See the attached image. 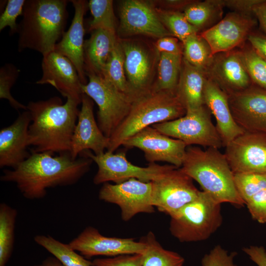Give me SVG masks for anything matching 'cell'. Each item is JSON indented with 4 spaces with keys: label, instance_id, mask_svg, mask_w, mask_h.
Listing matches in <instances>:
<instances>
[{
    "label": "cell",
    "instance_id": "6da1fadb",
    "mask_svg": "<svg viewBox=\"0 0 266 266\" xmlns=\"http://www.w3.org/2000/svg\"><path fill=\"white\" fill-rule=\"evenodd\" d=\"M93 162L84 156L74 159L70 152L56 156L49 152H31L15 168L4 170L0 180L15 183L27 199H40L49 188L77 183L89 171Z\"/></svg>",
    "mask_w": 266,
    "mask_h": 266
},
{
    "label": "cell",
    "instance_id": "7a4b0ae2",
    "mask_svg": "<svg viewBox=\"0 0 266 266\" xmlns=\"http://www.w3.org/2000/svg\"><path fill=\"white\" fill-rule=\"evenodd\" d=\"M80 103L68 98L65 103L58 97L30 101L31 122L29 128L31 152H70Z\"/></svg>",
    "mask_w": 266,
    "mask_h": 266
},
{
    "label": "cell",
    "instance_id": "3957f363",
    "mask_svg": "<svg viewBox=\"0 0 266 266\" xmlns=\"http://www.w3.org/2000/svg\"><path fill=\"white\" fill-rule=\"evenodd\" d=\"M66 0H26L18 24V49H29L45 56L54 51L65 33L68 13Z\"/></svg>",
    "mask_w": 266,
    "mask_h": 266
},
{
    "label": "cell",
    "instance_id": "277c9868",
    "mask_svg": "<svg viewBox=\"0 0 266 266\" xmlns=\"http://www.w3.org/2000/svg\"><path fill=\"white\" fill-rule=\"evenodd\" d=\"M180 169L197 181L202 191L216 201L237 207L245 205L236 188L234 173L225 154L219 149L209 147L203 150L198 146H188Z\"/></svg>",
    "mask_w": 266,
    "mask_h": 266
},
{
    "label": "cell",
    "instance_id": "5b68a950",
    "mask_svg": "<svg viewBox=\"0 0 266 266\" xmlns=\"http://www.w3.org/2000/svg\"><path fill=\"white\" fill-rule=\"evenodd\" d=\"M186 113L175 93L152 89L133 100L129 114L109 137L107 151L114 152L125 140L148 127L175 120Z\"/></svg>",
    "mask_w": 266,
    "mask_h": 266
},
{
    "label": "cell",
    "instance_id": "8992f818",
    "mask_svg": "<svg viewBox=\"0 0 266 266\" xmlns=\"http://www.w3.org/2000/svg\"><path fill=\"white\" fill-rule=\"evenodd\" d=\"M170 217L169 231L181 242L205 240L223 222L221 203L202 191L195 200Z\"/></svg>",
    "mask_w": 266,
    "mask_h": 266
},
{
    "label": "cell",
    "instance_id": "52a82bcc",
    "mask_svg": "<svg viewBox=\"0 0 266 266\" xmlns=\"http://www.w3.org/2000/svg\"><path fill=\"white\" fill-rule=\"evenodd\" d=\"M86 74L89 81L82 85V91L98 106V126L103 133L109 138L129 114L134 100L101 75L93 72Z\"/></svg>",
    "mask_w": 266,
    "mask_h": 266
},
{
    "label": "cell",
    "instance_id": "ba28073f",
    "mask_svg": "<svg viewBox=\"0 0 266 266\" xmlns=\"http://www.w3.org/2000/svg\"><path fill=\"white\" fill-rule=\"evenodd\" d=\"M81 155L91 159L98 166V171L93 178V182L96 185L110 181L118 184L131 178L151 182L178 168L172 165H160L156 163H149L146 167L138 166L128 160L125 151L114 153L106 151L95 155L91 151L87 150Z\"/></svg>",
    "mask_w": 266,
    "mask_h": 266
},
{
    "label": "cell",
    "instance_id": "9c48e42d",
    "mask_svg": "<svg viewBox=\"0 0 266 266\" xmlns=\"http://www.w3.org/2000/svg\"><path fill=\"white\" fill-rule=\"evenodd\" d=\"M162 133L184 142L187 146L198 145L219 149L223 146L216 126L213 125L211 113L204 104L186 111L177 119L152 126Z\"/></svg>",
    "mask_w": 266,
    "mask_h": 266
},
{
    "label": "cell",
    "instance_id": "30bf717a",
    "mask_svg": "<svg viewBox=\"0 0 266 266\" xmlns=\"http://www.w3.org/2000/svg\"><path fill=\"white\" fill-rule=\"evenodd\" d=\"M99 198L101 200L118 205L124 221H129L140 213L155 212L151 182L131 178L118 184L105 183L99 191Z\"/></svg>",
    "mask_w": 266,
    "mask_h": 266
},
{
    "label": "cell",
    "instance_id": "8fae6325",
    "mask_svg": "<svg viewBox=\"0 0 266 266\" xmlns=\"http://www.w3.org/2000/svg\"><path fill=\"white\" fill-rule=\"evenodd\" d=\"M151 183L153 206L169 216L195 200L200 191L180 168L171 170Z\"/></svg>",
    "mask_w": 266,
    "mask_h": 266
},
{
    "label": "cell",
    "instance_id": "7c38bea8",
    "mask_svg": "<svg viewBox=\"0 0 266 266\" xmlns=\"http://www.w3.org/2000/svg\"><path fill=\"white\" fill-rule=\"evenodd\" d=\"M234 173H266V133L247 132L226 146L224 153Z\"/></svg>",
    "mask_w": 266,
    "mask_h": 266
},
{
    "label": "cell",
    "instance_id": "4fadbf2b",
    "mask_svg": "<svg viewBox=\"0 0 266 266\" xmlns=\"http://www.w3.org/2000/svg\"><path fill=\"white\" fill-rule=\"evenodd\" d=\"M122 145L140 149L149 163L165 162L178 168L182 166L188 147L181 140L165 135L152 126L128 138Z\"/></svg>",
    "mask_w": 266,
    "mask_h": 266
},
{
    "label": "cell",
    "instance_id": "5bb4252c",
    "mask_svg": "<svg viewBox=\"0 0 266 266\" xmlns=\"http://www.w3.org/2000/svg\"><path fill=\"white\" fill-rule=\"evenodd\" d=\"M232 116L245 132L266 133V89L254 85L227 94Z\"/></svg>",
    "mask_w": 266,
    "mask_h": 266
},
{
    "label": "cell",
    "instance_id": "9a60e30c",
    "mask_svg": "<svg viewBox=\"0 0 266 266\" xmlns=\"http://www.w3.org/2000/svg\"><path fill=\"white\" fill-rule=\"evenodd\" d=\"M118 31L123 36H173L161 22L152 3L140 0L122 1Z\"/></svg>",
    "mask_w": 266,
    "mask_h": 266
},
{
    "label": "cell",
    "instance_id": "2e32d148",
    "mask_svg": "<svg viewBox=\"0 0 266 266\" xmlns=\"http://www.w3.org/2000/svg\"><path fill=\"white\" fill-rule=\"evenodd\" d=\"M72 249L87 258L97 256L115 257L121 255L143 254L146 243L132 238L107 237L93 227H86L69 243Z\"/></svg>",
    "mask_w": 266,
    "mask_h": 266
},
{
    "label": "cell",
    "instance_id": "e0dca14e",
    "mask_svg": "<svg viewBox=\"0 0 266 266\" xmlns=\"http://www.w3.org/2000/svg\"><path fill=\"white\" fill-rule=\"evenodd\" d=\"M256 24L252 15L233 12L200 34L209 45L213 56L241 45L247 39Z\"/></svg>",
    "mask_w": 266,
    "mask_h": 266
},
{
    "label": "cell",
    "instance_id": "ac0fdd59",
    "mask_svg": "<svg viewBox=\"0 0 266 266\" xmlns=\"http://www.w3.org/2000/svg\"><path fill=\"white\" fill-rule=\"evenodd\" d=\"M41 67L42 75L36 84H50L63 97L81 104L84 84L75 66L68 58L53 51L43 56Z\"/></svg>",
    "mask_w": 266,
    "mask_h": 266
},
{
    "label": "cell",
    "instance_id": "d6986e66",
    "mask_svg": "<svg viewBox=\"0 0 266 266\" xmlns=\"http://www.w3.org/2000/svg\"><path fill=\"white\" fill-rule=\"evenodd\" d=\"M92 100L83 95L71 143L70 153L74 159L87 150L92 151L95 155L103 153L109 145V138L103 133L95 120Z\"/></svg>",
    "mask_w": 266,
    "mask_h": 266
},
{
    "label": "cell",
    "instance_id": "ffe728a7",
    "mask_svg": "<svg viewBox=\"0 0 266 266\" xmlns=\"http://www.w3.org/2000/svg\"><path fill=\"white\" fill-rule=\"evenodd\" d=\"M205 72L206 76L227 94L244 90L253 84L240 50L234 49L213 55Z\"/></svg>",
    "mask_w": 266,
    "mask_h": 266
},
{
    "label": "cell",
    "instance_id": "44dd1931",
    "mask_svg": "<svg viewBox=\"0 0 266 266\" xmlns=\"http://www.w3.org/2000/svg\"><path fill=\"white\" fill-rule=\"evenodd\" d=\"M120 41L124 55L126 78L134 100L152 89L151 57L148 50L139 43L125 40Z\"/></svg>",
    "mask_w": 266,
    "mask_h": 266
},
{
    "label": "cell",
    "instance_id": "7402d4cb",
    "mask_svg": "<svg viewBox=\"0 0 266 266\" xmlns=\"http://www.w3.org/2000/svg\"><path fill=\"white\" fill-rule=\"evenodd\" d=\"M31 122L27 110L10 125L0 131V167L15 168L31 155L29 128Z\"/></svg>",
    "mask_w": 266,
    "mask_h": 266
},
{
    "label": "cell",
    "instance_id": "603a6c76",
    "mask_svg": "<svg viewBox=\"0 0 266 266\" xmlns=\"http://www.w3.org/2000/svg\"><path fill=\"white\" fill-rule=\"evenodd\" d=\"M74 8V14L69 28L64 33L54 51L68 58L75 66L83 84L87 83L84 70V16L88 2L83 0H70Z\"/></svg>",
    "mask_w": 266,
    "mask_h": 266
},
{
    "label": "cell",
    "instance_id": "cb8c5ba5",
    "mask_svg": "<svg viewBox=\"0 0 266 266\" xmlns=\"http://www.w3.org/2000/svg\"><path fill=\"white\" fill-rule=\"evenodd\" d=\"M203 96L204 104L214 117L216 129L223 145L226 147L245 132L237 124L232 116L227 93L207 76Z\"/></svg>",
    "mask_w": 266,
    "mask_h": 266
},
{
    "label": "cell",
    "instance_id": "d4e9b609",
    "mask_svg": "<svg viewBox=\"0 0 266 266\" xmlns=\"http://www.w3.org/2000/svg\"><path fill=\"white\" fill-rule=\"evenodd\" d=\"M117 40L115 31L99 29L92 32L84 46L86 74L93 72L102 74Z\"/></svg>",
    "mask_w": 266,
    "mask_h": 266
},
{
    "label": "cell",
    "instance_id": "484cf974",
    "mask_svg": "<svg viewBox=\"0 0 266 266\" xmlns=\"http://www.w3.org/2000/svg\"><path fill=\"white\" fill-rule=\"evenodd\" d=\"M205 71L193 66L183 59L176 89V95L186 111L203 105Z\"/></svg>",
    "mask_w": 266,
    "mask_h": 266
},
{
    "label": "cell",
    "instance_id": "4316f807",
    "mask_svg": "<svg viewBox=\"0 0 266 266\" xmlns=\"http://www.w3.org/2000/svg\"><path fill=\"white\" fill-rule=\"evenodd\" d=\"M224 6V0H195L184 9L183 13L191 25L203 32L221 18Z\"/></svg>",
    "mask_w": 266,
    "mask_h": 266
},
{
    "label": "cell",
    "instance_id": "83f0119b",
    "mask_svg": "<svg viewBox=\"0 0 266 266\" xmlns=\"http://www.w3.org/2000/svg\"><path fill=\"white\" fill-rule=\"evenodd\" d=\"M182 60V54L160 53L158 65V79L152 89L175 93Z\"/></svg>",
    "mask_w": 266,
    "mask_h": 266
},
{
    "label": "cell",
    "instance_id": "f1b7e54d",
    "mask_svg": "<svg viewBox=\"0 0 266 266\" xmlns=\"http://www.w3.org/2000/svg\"><path fill=\"white\" fill-rule=\"evenodd\" d=\"M141 239L146 243L143 266H183L184 259L176 252L164 248L154 234L149 232Z\"/></svg>",
    "mask_w": 266,
    "mask_h": 266
},
{
    "label": "cell",
    "instance_id": "f546056e",
    "mask_svg": "<svg viewBox=\"0 0 266 266\" xmlns=\"http://www.w3.org/2000/svg\"><path fill=\"white\" fill-rule=\"evenodd\" d=\"M34 240L58 260L63 266H93L92 262L78 254L69 244L64 243L50 235H37Z\"/></svg>",
    "mask_w": 266,
    "mask_h": 266
},
{
    "label": "cell",
    "instance_id": "4dcf8cb0",
    "mask_svg": "<svg viewBox=\"0 0 266 266\" xmlns=\"http://www.w3.org/2000/svg\"><path fill=\"white\" fill-rule=\"evenodd\" d=\"M17 211L8 204H0V266H5L12 252Z\"/></svg>",
    "mask_w": 266,
    "mask_h": 266
},
{
    "label": "cell",
    "instance_id": "1f68e13d",
    "mask_svg": "<svg viewBox=\"0 0 266 266\" xmlns=\"http://www.w3.org/2000/svg\"><path fill=\"white\" fill-rule=\"evenodd\" d=\"M101 75L120 91L133 98L125 74L124 52L119 39Z\"/></svg>",
    "mask_w": 266,
    "mask_h": 266
},
{
    "label": "cell",
    "instance_id": "d6a6232c",
    "mask_svg": "<svg viewBox=\"0 0 266 266\" xmlns=\"http://www.w3.org/2000/svg\"><path fill=\"white\" fill-rule=\"evenodd\" d=\"M182 44L183 59L205 71L213 56L206 41L197 33L187 37Z\"/></svg>",
    "mask_w": 266,
    "mask_h": 266
},
{
    "label": "cell",
    "instance_id": "836d02e7",
    "mask_svg": "<svg viewBox=\"0 0 266 266\" xmlns=\"http://www.w3.org/2000/svg\"><path fill=\"white\" fill-rule=\"evenodd\" d=\"M159 17L174 37L183 42L191 34L199 33V30L191 25L180 11L156 8Z\"/></svg>",
    "mask_w": 266,
    "mask_h": 266
},
{
    "label": "cell",
    "instance_id": "e575fe53",
    "mask_svg": "<svg viewBox=\"0 0 266 266\" xmlns=\"http://www.w3.org/2000/svg\"><path fill=\"white\" fill-rule=\"evenodd\" d=\"M88 6L92 16L89 23L90 31L103 29L116 32V18L112 0H90Z\"/></svg>",
    "mask_w": 266,
    "mask_h": 266
},
{
    "label": "cell",
    "instance_id": "d590c367",
    "mask_svg": "<svg viewBox=\"0 0 266 266\" xmlns=\"http://www.w3.org/2000/svg\"><path fill=\"white\" fill-rule=\"evenodd\" d=\"M247 73L254 85L266 89V60L249 43L240 50Z\"/></svg>",
    "mask_w": 266,
    "mask_h": 266
},
{
    "label": "cell",
    "instance_id": "8d00e7d4",
    "mask_svg": "<svg viewBox=\"0 0 266 266\" xmlns=\"http://www.w3.org/2000/svg\"><path fill=\"white\" fill-rule=\"evenodd\" d=\"M234 180L245 204L255 194L266 188V173H234Z\"/></svg>",
    "mask_w": 266,
    "mask_h": 266
},
{
    "label": "cell",
    "instance_id": "74e56055",
    "mask_svg": "<svg viewBox=\"0 0 266 266\" xmlns=\"http://www.w3.org/2000/svg\"><path fill=\"white\" fill-rule=\"evenodd\" d=\"M20 70L11 64H6L0 69V98L6 99L14 109L27 110L25 105L16 100L11 94L10 90L18 77Z\"/></svg>",
    "mask_w": 266,
    "mask_h": 266
},
{
    "label": "cell",
    "instance_id": "f35d334b",
    "mask_svg": "<svg viewBox=\"0 0 266 266\" xmlns=\"http://www.w3.org/2000/svg\"><path fill=\"white\" fill-rule=\"evenodd\" d=\"M25 0H8L3 12L0 16V31L5 27L10 29V34L17 33L16 19L22 15Z\"/></svg>",
    "mask_w": 266,
    "mask_h": 266
},
{
    "label": "cell",
    "instance_id": "ab89813d",
    "mask_svg": "<svg viewBox=\"0 0 266 266\" xmlns=\"http://www.w3.org/2000/svg\"><path fill=\"white\" fill-rule=\"evenodd\" d=\"M93 266H143V254H126L107 258H97Z\"/></svg>",
    "mask_w": 266,
    "mask_h": 266
},
{
    "label": "cell",
    "instance_id": "60d3db41",
    "mask_svg": "<svg viewBox=\"0 0 266 266\" xmlns=\"http://www.w3.org/2000/svg\"><path fill=\"white\" fill-rule=\"evenodd\" d=\"M245 205L253 219L266 224V188L253 196Z\"/></svg>",
    "mask_w": 266,
    "mask_h": 266
},
{
    "label": "cell",
    "instance_id": "b9f144b4",
    "mask_svg": "<svg viewBox=\"0 0 266 266\" xmlns=\"http://www.w3.org/2000/svg\"><path fill=\"white\" fill-rule=\"evenodd\" d=\"M235 252L228 255V252L218 245L202 259V266H236L233 263Z\"/></svg>",
    "mask_w": 266,
    "mask_h": 266
},
{
    "label": "cell",
    "instance_id": "7bdbcfd3",
    "mask_svg": "<svg viewBox=\"0 0 266 266\" xmlns=\"http://www.w3.org/2000/svg\"><path fill=\"white\" fill-rule=\"evenodd\" d=\"M178 40V38L172 36L160 38L156 42V49L160 54L165 53L183 55V47Z\"/></svg>",
    "mask_w": 266,
    "mask_h": 266
},
{
    "label": "cell",
    "instance_id": "ee69618b",
    "mask_svg": "<svg viewBox=\"0 0 266 266\" xmlns=\"http://www.w3.org/2000/svg\"><path fill=\"white\" fill-rule=\"evenodd\" d=\"M261 0H225V6H227L233 12L240 14L253 15L254 6Z\"/></svg>",
    "mask_w": 266,
    "mask_h": 266
},
{
    "label": "cell",
    "instance_id": "f6af8a7d",
    "mask_svg": "<svg viewBox=\"0 0 266 266\" xmlns=\"http://www.w3.org/2000/svg\"><path fill=\"white\" fill-rule=\"evenodd\" d=\"M242 250L258 266H266V250L264 247L251 245Z\"/></svg>",
    "mask_w": 266,
    "mask_h": 266
},
{
    "label": "cell",
    "instance_id": "bcb514c9",
    "mask_svg": "<svg viewBox=\"0 0 266 266\" xmlns=\"http://www.w3.org/2000/svg\"><path fill=\"white\" fill-rule=\"evenodd\" d=\"M247 40L248 42L266 59V35L257 33H251Z\"/></svg>",
    "mask_w": 266,
    "mask_h": 266
},
{
    "label": "cell",
    "instance_id": "7dc6e473",
    "mask_svg": "<svg viewBox=\"0 0 266 266\" xmlns=\"http://www.w3.org/2000/svg\"><path fill=\"white\" fill-rule=\"evenodd\" d=\"M253 15L266 35V0H261L253 9Z\"/></svg>",
    "mask_w": 266,
    "mask_h": 266
},
{
    "label": "cell",
    "instance_id": "c3c4849f",
    "mask_svg": "<svg viewBox=\"0 0 266 266\" xmlns=\"http://www.w3.org/2000/svg\"><path fill=\"white\" fill-rule=\"evenodd\" d=\"M195 0H166L158 1L160 5L166 8V10L179 11L185 9L188 5Z\"/></svg>",
    "mask_w": 266,
    "mask_h": 266
},
{
    "label": "cell",
    "instance_id": "681fc988",
    "mask_svg": "<svg viewBox=\"0 0 266 266\" xmlns=\"http://www.w3.org/2000/svg\"><path fill=\"white\" fill-rule=\"evenodd\" d=\"M34 266H63L60 262L54 257H49L42 262Z\"/></svg>",
    "mask_w": 266,
    "mask_h": 266
},
{
    "label": "cell",
    "instance_id": "f907efd6",
    "mask_svg": "<svg viewBox=\"0 0 266 266\" xmlns=\"http://www.w3.org/2000/svg\"></svg>",
    "mask_w": 266,
    "mask_h": 266
}]
</instances>
